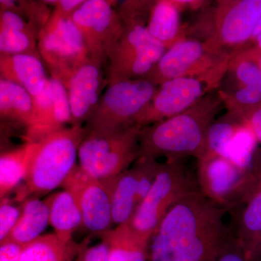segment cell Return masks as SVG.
Returning <instances> with one entry per match:
<instances>
[{
	"label": "cell",
	"mask_w": 261,
	"mask_h": 261,
	"mask_svg": "<svg viewBox=\"0 0 261 261\" xmlns=\"http://www.w3.org/2000/svg\"><path fill=\"white\" fill-rule=\"evenodd\" d=\"M225 211L198 188L168 211L149 243L148 261H215Z\"/></svg>",
	"instance_id": "6da1fadb"
},
{
	"label": "cell",
	"mask_w": 261,
	"mask_h": 261,
	"mask_svg": "<svg viewBox=\"0 0 261 261\" xmlns=\"http://www.w3.org/2000/svg\"><path fill=\"white\" fill-rule=\"evenodd\" d=\"M224 107L218 91H214L187 111L142 127L140 158H165L167 161H181L187 157L200 159L205 152L209 128Z\"/></svg>",
	"instance_id": "7a4b0ae2"
},
{
	"label": "cell",
	"mask_w": 261,
	"mask_h": 261,
	"mask_svg": "<svg viewBox=\"0 0 261 261\" xmlns=\"http://www.w3.org/2000/svg\"><path fill=\"white\" fill-rule=\"evenodd\" d=\"M118 11L123 31L108 58L106 86L145 78L166 53V49L149 34L147 22L149 8L142 2L122 3Z\"/></svg>",
	"instance_id": "3957f363"
},
{
	"label": "cell",
	"mask_w": 261,
	"mask_h": 261,
	"mask_svg": "<svg viewBox=\"0 0 261 261\" xmlns=\"http://www.w3.org/2000/svg\"><path fill=\"white\" fill-rule=\"evenodd\" d=\"M82 126L64 127L35 142L25 176L29 195H45L63 186L77 166Z\"/></svg>",
	"instance_id": "277c9868"
},
{
	"label": "cell",
	"mask_w": 261,
	"mask_h": 261,
	"mask_svg": "<svg viewBox=\"0 0 261 261\" xmlns=\"http://www.w3.org/2000/svg\"><path fill=\"white\" fill-rule=\"evenodd\" d=\"M141 128L135 124L117 132H85L79 148L78 166L100 181L114 179L140 159Z\"/></svg>",
	"instance_id": "5b68a950"
},
{
	"label": "cell",
	"mask_w": 261,
	"mask_h": 261,
	"mask_svg": "<svg viewBox=\"0 0 261 261\" xmlns=\"http://www.w3.org/2000/svg\"><path fill=\"white\" fill-rule=\"evenodd\" d=\"M197 187L201 193L225 212L243 205L261 182V166L240 167L214 154L197 160Z\"/></svg>",
	"instance_id": "8992f818"
},
{
	"label": "cell",
	"mask_w": 261,
	"mask_h": 261,
	"mask_svg": "<svg viewBox=\"0 0 261 261\" xmlns=\"http://www.w3.org/2000/svg\"><path fill=\"white\" fill-rule=\"evenodd\" d=\"M159 87L145 79L107 85L84 123L86 132H113L137 124Z\"/></svg>",
	"instance_id": "52a82bcc"
},
{
	"label": "cell",
	"mask_w": 261,
	"mask_h": 261,
	"mask_svg": "<svg viewBox=\"0 0 261 261\" xmlns=\"http://www.w3.org/2000/svg\"><path fill=\"white\" fill-rule=\"evenodd\" d=\"M238 53L204 74L174 79L161 84L139 116L137 124L141 127L149 126L179 114L219 89L230 63Z\"/></svg>",
	"instance_id": "ba28073f"
},
{
	"label": "cell",
	"mask_w": 261,
	"mask_h": 261,
	"mask_svg": "<svg viewBox=\"0 0 261 261\" xmlns=\"http://www.w3.org/2000/svg\"><path fill=\"white\" fill-rule=\"evenodd\" d=\"M197 188L182 160L161 163L148 193L127 224L141 238L149 241L168 211L182 197Z\"/></svg>",
	"instance_id": "9c48e42d"
},
{
	"label": "cell",
	"mask_w": 261,
	"mask_h": 261,
	"mask_svg": "<svg viewBox=\"0 0 261 261\" xmlns=\"http://www.w3.org/2000/svg\"><path fill=\"white\" fill-rule=\"evenodd\" d=\"M37 48L50 77L65 86L80 67L91 61L82 34L71 17L53 10L38 35Z\"/></svg>",
	"instance_id": "30bf717a"
},
{
	"label": "cell",
	"mask_w": 261,
	"mask_h": 261,
	"mask_svg": "<svg viewBox=\"0 0 261 261\" xmlns=\"http://www.w3.org/2000/svg\"><path fill=\"white\" fill-rule=\"evenodd\" d=\"M115 5L116 2L108 0H84L71 15L91 61L105 68L123 31V22Z\"/></svg>",
	"instance_id": "8fae6325"
},
{
	"label": "cell",
	"mask_w": 261,
	"mask_h": 261,
	"mask_svg": "<svg viewBox=\"0 0 261 261\" xmlns=\"http://www.w3.org/2000/svg\"><path fill=\"white\" fill-rule=\"evenodd\" d=\"M240 51L219 53L205 40L187 38L167 49L143 79L159 87L174 79L202 75Z\"/></svg>",
	"instance_id": "7c38bea8"
},
{
	"label": "cell",
	"mask_w": 261,
	"mask_h": 261,
	"mask_svg": "<svg viewBox=\"0 0 261 261\" xmlns=\"http://www.w3.org/2000/svg\"><path fill=\"white\" fill-rule=\"evenodd\" d=\"M261 15V0H219L213 27L204 40L219 53H232L250 43Z\"/></svg>",
	"instance_id": "4fadbf2b"
},
{
	"label": "cell",
	"mask_w": 261,
	"mask_h": 261,
	"mask_svg": "<svg viewBox=\"0 0 261 261\" xmlns=\"http://www.w3.org/2000/svg\"><path fill=\"white\" fill-rule=\"evenodd\" d=\"M62 187L74 195L82 213V226L89 232L102 236L112 228L109 181L89 176L77 165Z\"/></svg>",
	"instance_id": "5bb4252c"
},
{
	"label": "cell",
	"mask_w": 261,
	"mask_h": 261,
	"mask_svg": "<svg viewBox=\"0 0 261 261\" xmlns=\"http://www.w3.org/2000/svg\"><path fill=\"white\" fill-rule=\"evenodd\" d=\"M160 164L158 160L140 158L130 167L109 181L113 224H127L148 193Z\"/></svg>",
	"instance_id": "9a60e30c"
},
{
	"label": "cell",
	"mask_w": 261,
	"mask_h": 261,
	"mask_svg": "<svg viewBox=\"0 0 261 261\" xmlns=\"http://www.w3.org/2000/svg\"><path fill=\"white\" fill-rule=\"evenodd\" d=\"M34 99V118L27 132L29 142L40 140L51 132L70 126L71 113L64 84L49 77L45 87Z\"/></svg>",
	"instance_id": "2e32d148"
},
{
	"label": "cell",
	"mask_w": 261,
	"mask_h": 261,
	"mask_svg": "<svg viewBox=\"0 0 261 261\" xmlns=\"http://www.w3.org/2000/svg\"><path fill=\"white\" fill-rule=\"evenodd\" d=\"M106 68L89 61L73 73L65 86L71 113L70 126H82L97 106L106 85Z\"/></svg>",
	"instance_id": "e0dca14e"
},
{
	"label": "cell",
	"mask_w": 261,
	"mask_h": 261,
	"mask_svg": "<svg viewBox=\"0 0 261 261\" xmlns=\"http://www.w3.org/2000/svg\"><path fill=\"white\" fill-rule=\"evenodd\" d=\"M229 225L249 261H255L261 251V182L248 199L230 212Z\"/></svg>",
	"instance_id": "ac0fdd59"
},
{
	"label": "cell",
	"mask_w": 261,
	"mask_h": 261,
	"mask_svg": "<svg viewBox=\"0 0 261 261\" xmlns=\"http://www.w3.org/2000/svg\"><path fill=\"white\" fill-rule=\"evenodd\" d=\"M0 79L18 84L34 98L42 92L49 77L39 54L23 53L0 56Z\"/></svg>",
	"instance_id": "d6986e66"
},
{
	"label": "cell",
	"mask_w": 261,
	"mask_h": 261,
	"mask_svg": "<svg viewBox=\"0 0 261 261\" xmlns=\"http://www.w3.org/2000/svg\"><path fill=\"white\" fill-rule=\"evenodd\" d=\"M38 35L36 29L21 15L0 8V56L39 54Z\"/></svg>",
	"instance_id": "ffe728a7"
},
{
	"label": "cell",
	"mask_w": 261,
	"mask_h": 261,
	"mask_svg": "<svg viewBox=\"0 0 261 261\" xmlns=\"http://www.w3.org/2000/svg\"><path fill=\"white\" fill-rule=\"evenodd\" d=\"M181 13L173 0L152 2L147 22V29L152 37L164 46L166 50L180 41L187 39L182 27Z\"/></svg>",
	"instance_id": "44dd1931"
},
{
	"label": "cell",
	"mask_w": 261,
	"mask_h": 261,
	"mask_svg": "<svg viewBox=\"0 0 261 261\" xmlns=\"http://www.w3.org/2000/svg\"><path fill=\"white\" fill-rule=\"evenodd\" d=\"M45 200L49 207V224L57 238L65 243L74 241L73 235L83 225L82 213L74 195L63 189Z\"/></svg>",
	"instance_id": "7402d4cb"
},
{
	"label": "cell",
	"mask_w": 261,
	"mask_h": 261,
	"mask_svg": "<svg viewBox=\"0 0 261 261\" xmlns=\"http://www.w3.org/2000/svg\"><path fill=\"white\" fill-rule=\"evenodd\" d=\"M49 224V207L46 200L30 197L24 202L18 221L5 241L25 246L42 236Z\"/></svg>",
	"instance_id": "603a6c76"
},
{
	"label": "cell",
	"mask_w": 261,
	"mask_h": 261,
	"mask_svg": "<svg viewBox=\"0 0 261 261\" xmlns=\"http://www.w3.org/2000/svg\"><path fill=\"white\" fill-rule=\"evenodd\" d=\"M108 248V261H148V240L127 224L118 225L102 235Z\"/></svg>",
	"instance_id": "cb8c5ba5"
},
{
	"label": "cell",
	"mask_w": 261,
	"mask_h": 261,
	"mask_svg": "<svg viewBox=\"0 0 261 261\" xmlns=\"http://www.w3.org/2000/svg\"><path fill=\"white\" fill-rule=\"evenodd\" d=\"M34 118V99L21 87L0 79V119L20 125L28 132Z\"/></svg>",
	"instance_id": "d4e9b609"
},
{
	"label": "cell",
	"mask_w": 261,
	"mask_h": 261,
	"mask_svg": "<svg viewBox=\"0 0 261 261\" xmlns=\"http://www.w3.org/2000/svg\"><path fill=\"white\" fill-rule=\"evenodd\" d=\"M83 244L65 243L54 233L42 234L21 247L19 261H74Z\"/></svg>",
	"instance_id": "484cf974"
},
{
	"label": "cell",
	"mask_w": 261,
	"mask_h": 261,
	"mask_svg": "<svg viewBox=\"0 0 261 261\" xmlns=\"http://www.w3.org/2000/svg\"><path fill=\"white\" fill-rule=\"evenodd\" d=\"M35 142L0 154V192H7L25 179Z\"/></svg>",
	"instance_id": "4316f807"
},
{
	"label": "cell",
	"mask_w": 261,
	"mask_h": 261,
	"mask_svg": "<svg viewBox=\"0 0 261 261\" xmlns=\"http://www.w3.org/2000/svg\"><path fill=\"white\" fill-rule=\"evenodd\" d=\"M245 123L241 118L230 113L214 121L207 132L204 154L226 158L231 141L240 127Z\"/></svg>",
	"instance_id": "83f0119b"
},
{
	"label": "cell",
	"mask_w": 261,
	"mask_h": 261,
	"mask_svg": "<svg viewBox=\"0 0 261 261\" xmlns=\"http://www.w3.org/2000/svg\"><path fill=\"white\" fill-rule=\"evenodd\" d=\"M218 94L228 113L245 120L261 105V91L252 87H241L232 91L219 89Z\"/></svg>",
	"instance_id": "f1b7e54d"
},
{
	"label": "cell",
	"mask_w": 261,
	"mask_h": 261,
	"mask_svg": "<svg viewBox=\"0 0 261 261\" xmlns=\"http://www.w3.org/2000/svg\"><path fill=\"white\" fill-rule=\"evenodd\" d=\"M239 51L230 63L227 73L236 81V89L252 87L261 91V70L256 63Z\"/></svg>",
	"instance_id": "f546056e"
},
{
	"label": "cell",
	"mask_w": 261,
	"mask_h": 261,
	"mask_svg": "<svg viewBox=\"0 0 261 261\" xmlns=\"http://www.w3.org/2000/svg\"><path fill=\"white\" fill-rule=\"evenodd\" d=\"M215 261H249L228 226L225 228Z\"/></svg>",
	"instance_id": "4dcf8cb0"
},
{
	"label": "cell",
	"mask_w": 261,
	"mask_h": 261,
	"mask_svg": "<svg viewBox=\"0 0 261 261\" xmlns=\"http://www.w3.org/2000/svg\"><path fill=\"white\" fill-rule=\"evenodd\" d=\"M19 207L12 204L0 205V245L9 236L20 214Z\"/></svg>",
	"instance_id": "1f68e13d"
},
{
	"label": "cell",
	"mask_w": 261,
	"mask_h": 261,
	"mask_svg": "<svg viewBox=\"0 0 261 261\" xmlns=\"http://www.w3.org/2000/svg\"><path fill=\"white\" fill-rule=\"evenodd\" d=\"M74 261H108L107 245L102 239L91 246L84 243Z\"/></svg>",
	"instance_id": "d6a6232c"
},
{
	"label": "cell",
	"mask_w": 261,
	"mask_h": 261,
	"mask_svg": "<svg viewBox=\"0 0 261 261\" xmlns=\"http://www.w3.org/2000/svg\"><path fill=\"white\" fill-rule=\"evenodd\" d=\"M50 5L53 10L63 16L71 17L75 10L83 4L84 0H56L45 1Z\"/></svg>",
	"instance_id": "836d02e7"
},
{
	"label": "cell",
	"mask_w": 261,
	"mask_h": 261,
	"mask_svg": "<svg viewBox=\"0 0 261 261\" xmlns=\"http://www.w3.org/2000/svg\"><path fill=\"white\" fill-rule=\"evenodd\" d=\"M244 121L251 130L257 142L261 144V105L250 113Z\"/></svg>",
	"instance_id": "e575fe53"
},
{
	"label": "cell",
	"mask_w": 261,
	"mask_h": 261,
	"mask_svg": "<svg viewBox=\"0 0 261 261\" xmlns=\"http://www.w3.org/2000/svg\"><path fill=\"white\" fill-rule=\"evenodd\" d=\"M21 247L5 241L0 245V261H19Z\"/></svg>",
	"instance_id": "d590c367"
},
{
	"label": "cell",
	"mask_w": 261,
	"mask_h": 261,
	"mask_svg": "<svg viewBox=\"0 0 261 261\" xmlns=\"http://www.w3.org/2000/svg\"><path fill=\"white\" fill-rule=\"evenodd\" d=\"M173 3L182 12L184 10H197L208 5V1L202 0H173Z\"/></svg>",
	"instance_id": "8d00e7d4"
},
{
	"label": "cell",
	"mask_w": 261,
	"mask_h": 261,
	"mask_svg": "<svg viewBox=\"0 0 261 261\" xmlns=\"http://www.w3.org/2000/svg\"><path fill=\"white\" fill-rule=\"evenodd\" d=\"M240 53L244 56L256 63L257 66L261 70V50L258 48L255 47V46L251 45V44H247L242 49Z\"/></svg>",
	"instance_id": "74e56055"
},
{
	"label": "cell",
	"mask_w": 261,
	"mask_h": 261,
	"mask_svg": "<svg viewBox=\"0 0 261 261\" xmlns=\"http://www.w3.org/2000/svg\"><path fill=\"white\" fill-rule=\"evenodd\" d=\"M261 34V15L260 18H259L258 21L256 25H255V29H254L253 33H252V37L250 38V43L249 44H253L254 41L256 39V38L258 37Z\"/></svg>",
	"instance_id": "f35d334b"
},
{
	"label": "cell",
	"mask_w": 261,
	"mask_h": 261,
	"mask_svg": "<svg viewBox=\"0 0 261 261\" xmlns=\"http://www.w3.org/2000/svg\"><path fill=\"white\" fill-rule=\"evenodd\" d=\"M252 45L255 46V47L258 48L261 50V34L256 38L255 41H254L253 44Z\"/></svg>",
	"instance_id": "ab89813d"
},
{
	"label": "cell",
	"mask_w": 261,
	"mask_h": 261,
	"mask_svg": "<svg viewBox=\"0 0 261 261\" xmlns=\"http://www.w3.org/2000/svg\"><path fill=\"white\" fill-rule=\"evenodd\" d=\"M255 261H261V251L260 253H259V255H257V257H256V259H255Z\"/></svg>",
	"instance_id": "60d3db41"
},
{
	"label": "cell",
	"mask_w": 261,
	"mask_h": 261,
	"mask_svg": "<svg viewBox=\"0 0 261 261\" xmlns=\"http://www.w3.org/2000/svg\"><path fill=\"white\" fill-rule=\"evenodd\" d=\"M6 194V192H0V200H1V199L3 198V196Z\"/></svg>",
	"instance_id": "b9f144b4"
}]
</instances>
